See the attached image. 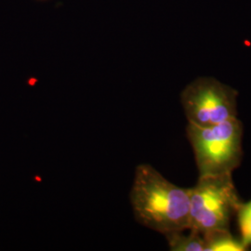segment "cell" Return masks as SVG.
Returning a JSON list of instances; mask_svg holds the SVG:
<instances>
[{"instance_id":"cell-1","label":"cell","mask_w":251,"mask_h":251,"mask_svg":"<svg viewBox=\"0 0 251 251\" xmlns=\"http://www.w3.org/2000/svg\"><path fill=\"white\" fill-rule=\"evenodd\" d=\"M129 198L139 224L163 234L188 230L189 188L175 185L151 165L137 166Z\"/></svg>"},{"instance_id":"cell-3","label":"cell","mask_w":251,"mask_h":251,"mask_svg":"<svg viewBox=\"0 0 251 251\" xmlns=\"http://www.w3.org/2000/svg\"><path fill=\"white\" fill-rule=\"evenodd\" d=\"M190 193L189 228L198 233L229 230L240 204L232 174L199 177Z\"/></svg>"},{"instance_id":"cell-6","label":"cell","mask_w":251,"mask_h":251,"mask_svg":"<svg viewBox=\"0 0 251 251\" xmlns=\"http://www.w3.org/2000/svg\"><path fill=\"white\" fill-rule=\"evenodd\" d=\"M206 251H243L248 248L230 233V230L212 231L203 234Z\"/></svg>"},{"instance_id":"cell-4","label":"cell","mask_w":251,"mask_h":251,"mask_svg":"<svg viewBox=\"0 0 251 251\" xmlns=\"http://www.w3.org/2000/svg\"><path fill=\"white\" fill-rule=\"evenodd\" d=\"M180 100L193 125L209 126L237 117V91L214 77L191 82L182 90Z\"/></svg>"},{"instance_id":"cell-5","label":"cell","mask_w":251,"mask_h":251,"mask_svg":"<svg viewBox=\"0 0 251 251\" xmlns=\"http://www.w3.org/2000/svg\"><path fill=\"white\" fill-rule=\"evenodd\" d=\"M177 231L165 234L170 250L173 251H206V242L202 233L190 230Z\"/></svg>"},{"instance_id":"cell-2","label":"cell","mask_w":251,"mask_h":251,"mask_svg":"<svg viewBox=\"0 0 251 251\" xmlns=\"http://www.w3.org/2000/svg\"><path fill=\"white\" fill-rule=\"evenodd\" d=\"M186 133L199 177L232 174L242 160V123L237 117L209 126L188 123Z\"/></svg>"},{"instance_id":"cell-7","label":"cell","mask_w":251,"mask_h":251,"mask_svg":"<svg viewBox=\"0 0 251 251\" xmlns=\"http://www.w3.org/2000/svg\"><path fill=\"white\" fill-rule=\"evenodd\" d=\"M241 234V241L249 248L251 246V200L247 203H241L236 214Z\"/></svg>"}]
</instances>
